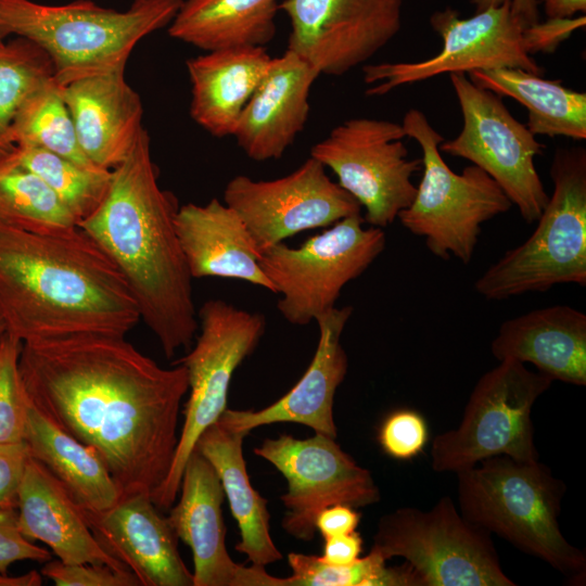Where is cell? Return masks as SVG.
I'll return each instance as SVG.
<instances>
[{"instance_id":"6da1fadb","label":"cell","mask_w":586,"mask_h":586,"mask_svg":"<svg viewBox=\"0 0 586 586\" xmlns=\"http://www.w3.org/2000/svg\"><path fill=\"white\" fill-rule=\"evenodd\" d=\"M20 375L29 402L91 448L122 496H153L179 441L186 367L162 368L125 336L81 334L22 343Z\"/></svg>"},{"instance_id":"7a4b0ae2","label":"cell","mask_w":586,"mask_h":586,"mask_svg":"<svg viewBox=\"0 0 586 586\" xmlns=\"http://www.w3.org/2000/svg\"><path fill=\"white\" fill-rule=\"evenodd\" d=\"M0 319L24 343L126 336L140 315L117 267L80 227L41 234L0 220Z\"/></svg>"},{"instance_id":"3957f363","label":"cell","mask_w":586,"mask_h":586,"mask_svg":"<svg viewBox=\"0 0 586 586\" xmlns=\"http://www.w3.org/2000/svg\"><path fill=\"white\" fill-rule=\"evenodd\" d=\"M150 142L143 128L128 156L112 169L102 203L79 227L117 267L140 320L171 358L192 345L199 321L193 278L176 229L180 206L158 184Z\"/></svg>"},{"instance_id":"277c9868","label":"cell","mask_w":586,"mask_h":586,"mask_svg":"<svg viewBox=\"0 0 586 586\" xmlns=\"http://www.w3.org/2000/svg\"><path fill=\"white\" fill-rule=\"evenodd\" d=\"M183 0H132L116 11L78 0L42 4L0 0L3 36L30 40L50 58L58 86L91 75L126 68L135 47L148 35L169 26Z\"/></svg>"},{"instance_id":"5b68a950","label":"cell","mask_w":586,"mask_h":586,"mask_svg":"<svg viewBox=\"0 0 586 586\" xmlns=\"http://www.w3.org/2000/svg\"><path fill=\"white\" fill-rule=\"evenodd\" d=\"M456 474L459 511L469 522L566 576L585 575V553L559 526L566 486L549 467L494 456Z\"/></svg>"},{"instance_id":"8992f818","label":"cell","mask_w":586,"mask_h":586,"mask_svg":"<svg viewBox=\"0 0 586 586\" xmlns=\"http://www.w3.org/2000/svg\"><path fill=\"white\" fill-rule=\"evenodd\" d=\"M553 183L533 233L507 251L474 282L475 291L491 301L528 292H545L558 284L586 285V151L558 149L552 158Z\"/></svg>"},{"instance_id":"52a82bcc","label":"cell","mask_w":586,"mask_h":586,"mask_svg":"<svg viewBox=\"0 0 586 586\" xmlns=\"http://www.w3.org/2000/svg\"><path fill=\"white\" fill-rule=\"evenodd\" d=\"M402 126L406 137L421 146L422 177L413 201L397 218L409 232L424 239L433 255L469 264L482 225L507 213L512 203L480 167L472 164L461 174L448 167L438 149L444 138L420 110H408Z\"/></svg>"},{"instance_id":"ba28073f","label":"cell","mask_w":586,"mask_h":586,"mask_svg":"<svg viewBox=\"0 0 586 586\" xmlns=\"http://www.w3.org/2000/svg\"><path fill=\"white\" fill-rule=\"evenodd\" d=\"M400 557L418 586H515L504 572L492 535L469 522L449 496L431 509L405 507L378 522L372 548Z\"/></svg>"},{"instance_id":"9c48e42d","label":"cell","mask_w":586,"mask_h":586,"mask_svg":"<svg viewBox=\"0 0 586 586\" xmlns=\"http://www.w3.org/2000/svg\"><path fill=\"white\" fill-rule=\"evenodd\" d=\"M552 382L525 364L499 361L474 385L459 425L433 440L432 469L457 473L494 456L539 460L531 415Z\"/></svg>"},{"instance_id":"30bf717a","label":"cell","mask_w":586,"mask_h":586,"mask_svg":"<svg viewBox=\"0 0 586 586\" xmlns=\"http://www.w3.org/2000/svg\"><path fill=\"white\" fill-rule=\"evenodd\" d=\"M200 334L194 346L178 364L186 367L189 398L169 473L151 497L158 509L176 501L189 456L202 432L227 409L230 382L235 369L257 347L266 319L224 301L209 300L199 310Z\"/></svg>"},{"instance_id":"8fae6325","label":"cell","mask_w":586,"mask_h":586,"mask_svg":"<svg viewBox=\"0 0 586 586\" xmlns=\"http://www.w3.org/2000/svg\"><path fill=\"white\" fill-rule=\"evenodd\" d=\"M364 222L352 215L298 247L279 242L262 250L260 267L281 294L277 308L288 322L305 326L334 308L342 289L384 251L383 229Z\"/></svg>"},{"instance_id":"7c38bea8","label":"cell","mask_w":586,"mask_h":586,"mask_svg":"<svg viewBox=\"0 0 586 586\" xmlns=\"http://www.w3.org/2000/svg\"><path fill=\"white\" fill-rule=\"evenodd\" d=\"M463 126L438 149L462 157L488 174L517 206L521 217L535 222L548 202L535 167L544 145L509 112L502 97L474 85L467 74H449Z\"/></svg>"},{"instance_id":"4fadbf2b","label":"cell","mask_w":586,"mask_h":586,"mask_svg":"<svg viewBox=\"0 0 586 586\" xmlns=\"http://www.w3.org/2000/svg\"><path fill=\"white\" fill-rule=\"evenodd\" d=\"M405 137L402 124L354 117L313 145L310 156L329 167L364 207V221L383 229L413 201L411 178L422 169L421 158H408Z\"/></svg>"},{"instance_id":"5bb4252c","label":"cell","mask_w":586,"mask_h":586,"mask_svg":"<svg viewBox=\"0 0 586 586\" xmlns=\"http://www.w3.org/2000/svg\"><path fill=\"white\" fill-rule=\"evenodd\" d=\"M430 24L443 41L441 51L419 62L379 63L362 66L364 81L372 87L367 95H383L395 88L420 82L442 74H468L502 67L521 68L542 75L543 68L526 52V25L511 0L487 7L463 18L453 9L436 11Z\"/></svg>"},{"instance_id":"9a60e30c","label":"cell","mask_w":586,"mask_h":586,"mask_svg":"<svg viewBox=\"0 0 586 586\" xmlns=\"http://www.w3.org/2000/svg\"><path fill=\"white\" fill-rule=\"evenodd\" d=\"M254 454L288 481V492L281 496L285 509L281 525L296 539L315 537L316 517L326 507L343 504L360 508L381 499L371 472L358 466L333 437L315 433L298 440L282 434L266 438Z\"/></svg>"},{"instance_id":"2e32d148","label":"cell","mask_w":586,"mask_h":586,"mask_svg":"<svg viewBox=\"0 0 586 586\" xmlns=\"http://www.w3.org/2000/svg\"><path fill=\"white\" fill-rule=\"evenodd\" d=\"M224 203L243 219L260 252L302 231L361 214L359 203L311 156L281 178L233 177L224 190Z\"/></svg>"},{"instance_id":"e0dca14e","label":"cell","mask_w":586,"mask_h":586,"mask_svg":"<svg viewBox=\"0 0 586 586\" xmlns=\"http://www.w3.org/2000/svg\"><path fill=\"white\" fill-rule=\"evenodd\" d=\"M404 0H283L288 49L320 75L342 76L365 64L402 28Z\"/></svg>"},{"instance_id":"ac0fdd59","label":"cell","mask_w":586,"mask_h":586,"mask_svg":"<svg viewBox=\"0 0 586 586\" xmlns=\"http://www.w3.org/2000/svg\"><path fill=\"white\" fill-rule=\"evenodd\" d=\"M178 495L167 519L192 551L193 586H285V578L268 574L265 566L241 565L228 553L221 512L225 493L213 466L195 448L184 466Z\"/></svg>"},{"instance_id":"d6986e66","label":"cell","mask_w":586,"mask_h":586,"mask_svg":"<svg viewBox=\"0 0 586 586\" xmlns=\"http://www.w3.org/2000/svg\"><path fill=\"white\" fill-rule=\"evenodd\" d=\"M80 510L97 542L140 586H193L178 537L151 496L124 495L106 511Z\"/></svg>"},{"instance_id":"ffe728a7","label":"cell","mask_w":586,"mask_h":586,"mask_svg":"<svg viewBox=\"0 0 586 586\" xmlns=\"http://www.w3.org/2000/svg\"><path fill=\"white\" fill-rule=\"evenodd\" d=\"M352 314L351 306L334 307L315 319L319 328L315 355L303 377L284 396L256 411L227 408L218 420L247 434L262 425L293 422L336 438L333 400L348 368L341 335Z\"/></svg>"},{"instance_id":"44dd1931","label":"cell","mask_w":586,"mask_h":586,"mask_svg":"<svg viewBox=\"0 0 586 586\" xmlns=\"http://www.w3.org/2000/svg\"><path fill=\"white\" fill-rule=\"evenodd\" d=\"M319 72L286 49L271 58L234 131L238 145L256 162L280 158L304 129L309 94Z\"/></svg>"},{"instance_id":"7402d4cb","label":"cell","mask_w":586,"mask_h":586,"mask_svg":"<svg viewBox=\"0 0 586 586\" xmlns=\"http://www.w3.org/2000/svg\"><path fill=\"white\" fill-rule=\"evenodd\" d=\"M59 88L84 154L97 167L114 169L131 152L144 128L142 101L127 82L125 68Z\"/></svg>"},{"instance_id":"603a6c76","label":"cell","mask_w":586,"mask_h":586,"mask_svg":"<svg viewBox=\"0 0 586 586\" xmlns=\"http://www.w3.org/2000/svg\"><path fill=\"white\" fill-rule=\"evenodd\" d=\"M176 229L192 278H228L275 288L263 271L260 249L239 214L214 198L179 207Z\"/></svg>"},{"instance_id":"cb8c5ba5","label":"cell","mask_w":586,"mask_h":586,"mask_svg":"<svg viewBox=\"0 0 586 586\" xmlns=\"http://www.w3.org/2000/svg\"><path fill=\"white\" fill-rule=\"evenodd\" d=\"M498 360L530 362L564 383L586 385V315L568 305L531 310L508 319L491 344Z\"/></svg>"},{"instance_id":"d4e9b609","label":"cell","mask_w":586,"mask_h":586,"mask_svg":"<svg viewBox=\"0 0 586 586\" xmlns=\"http://www.w3.org/2000/svg\"><path fill=\"white\" fill-rule=\"evenodd\" d=\"M17 526L30 542L46 544L64 563H104L128 570L97 542L80 507L63 485L29 457L20 486Z\"/></svg>"},{"instance_id":"484cf974","label":"cell","mask_w":586,"mask_h":586,"mask_svg":"<svg viewBox=\"0 0 586 586\" xmlns=\"http://www.w3.org/2000/svg\"><path fill=\"white\" fill-rule=\"evenodd\" d=\"M270 60L265 47L226 48L189 59L192 119L214 137L233 136Z\"/></svg>"},{"instance_id":"4316f807","label":"cell","mask_w":586,"mask_h":586,"mask_svg":"<svg viewBox=\"0 0 586 586\" xmlns=\"http://www.w3.org/2000/svg\"><path fill=\"white\" fill-rule=\"evenodd\" d=\"M246 435L217 420L202 432L194 448L213 466L220 480L240 530L235 549L252 564L266 566L281 560L282 553L270 535L267 500L253 488L246 472L242 449Z\"/></svg>"},{"instance_id":"83f0119b","label":"cell","mask_w":586,"mask_h":586,"mask_svg":"<svg viewBox=\"0 0 586 586\" xmlns=\"http://www.w3.org/2000/svg\"><path fill=\"white\" fill-rule=\"evenodd\" d=\"M24 443L29 457L39 461L81 509L106 511L122 497L119 486L98 455L60 429L30 402Z\"/></svg>"},{"instance_id":"f1b7e54d","label":"cell","mask_w":586,"mask_h":586,"mask_svg":"<svg viewBox=\"0 0 586 586\" xmlns=\"http://www.w3.org/2000/svg\"><path fill=\"white\" fill-rule=\"evenodd\" d=\"M279 11L278 0H183L168 34L205 51L265 47Z\"/></svg>"},{"instance_id":"f546056e","label":"cell","mask_w":586,"mask_h":586,"mask_svg":"<svg viewBox=\"0 0 586 586\" xmlns=\"http://www.w3.org/2000/svg\"><path fill=\"white\" fill-rule=\"evenodd\" d=\"M468 78L483 89L524 105L526 127L534 136L586 138L585 92L568 89L558 80L521 68L472 71Z\"/></svg>"},{"instance_id":"4dcf8cb0","label":"cell","mask_w":586,"mask_h":586,"mask_svg":"<svg viewBox=\"0 0 586 586\" xmlns=\"http://www.w3.org/2000/svg\"><path fill=\"white\" fill-rule=\"evenodd\" d=\"M0 162L25 168L41 178L63 201L79 224L102 203L112 170L84 166L41 148L14 145Z\"/></svg>"},{"instance_id":"1f68e13d","label":"cell","mask_w":586,"mask_h":586,"mask_svg":"<svg viewBox=\"0 0 586 586\" xmlns=\"http://www.w3.org/2000/svg\"><path fill=\"white\" fill-rule=\"evenodd\" d=\"M0 220L41 234L62 233L79 221L37 175L0 162Z\"/></svg>"},{"instance_id":"d6a6232c","label":"cell","mask_w":586,"mask_h":586,"mask_svg":"<svg viewBox=\"0 0 586 586\" xmlns=\"http://www.w3.org/2000/svg\"><path fill=\"white\" fill-rule=\"evenodd\" d=\"M9 143L41 148L84 166H94L79 146L71 113L54 79L21 106L8 135Z\"/></svg>"},{"instance_id":"836d02e7","label":"cell","mask_w":586,"mask_h":586,"mask_svg":"<svg viewBox=\"0 0 586 586\" xmlns=\"http://www.w3.org/2000/svg\"><path fill=\"white\" fill-rule=\"evenodd\" d=\"M53 75L50 58L30 40L16 37L0 46V154L13 148L8 135L21 106Z\"/></svg>"},{"instance_id":"e575fe53","label":"cell","mask_w":586,"mask_h":586,"mask_svg":"<svg viewBox=\"0 0 586 586\" xmlns=\"http://www.w3.org/2000/svg\"><path fill=\"white\" fill-rule=\"evenodd\" d=\"M288 563L292 575L285 586H385L386 560L375 550L351 564L336 565L320 556L290 552Z\"/></svg>"},{"instance_id":"d590c367","label":"cell","mask_w":586,"mask_h":586,"mask_svg":"<svg viewBox=\"0 0 586 586\" xmlns=\"http://www.w3.org/2000/svg\"><path fill=\"white\" fill-rule=\"evenodd\" d=\"M21 348L9 333L0 337V446L24 443L29 399L20 375Z\"/></svg>"},{"instance_id":"8d00e7d4","label":"cell","mask_w":586,"mask_h":586,"mask_svg":"<svg viewBox=\"0 0 586 586\" xmlns=\"http://www.w3.org/2000/svg\"><path fill=\"white\" fill-rule=\"evenodd\" d=\"M378 440L390 457L410 460L423 450L429 441L426 421L415 410H396L383 421Z\"/></svg>"},{"instance_id":"74e56055","label":"cell","mask_w":586,"mask_h":586,"mask_svg":"<svg viewBox=\"0 0 586 586\" xmlns=\"http://www.w3.org/2000/svg\"><path fill=\"white\" fill-rule=\"evenodd\" d=\"M41 575L58 586H140L131 571L104 563L44 562Z\"/></svg>"},{"instance_id":"f35d334b","label":"cell","mask_w":586,"mask_h":586,"mask_svg":"<svg viewBox=\"0 0 586 586\" xmlns=\"http://www.w3.org/2000/svg\"><path fill=\"white\" fill-rule=\"evenodd\" d=\"M47 562L51 553L25 538L18 530L16 510L0 511V572L17 561Z\"/></svg>"},{"instance_id":"ab89813d","label":"cell","mask_w":586,"mask_h":586,"mask_svg":"<svg viewBox=\"0 0 586 586\" xmlns=\"http://www.w3.org/2000/svg\"><path fill=\"white\" fill-rule=\"evenodd\" d=\"M586 25L585 14L568 18H547L524 29V47L532 55L537 52H553L560 43L566 40L575 30Z\"/></svg>"},{"instance_id":"60d3db41","label":"cell","mask_w":586,"mask_h":586,"mask_svg":"<svg viewBox=\"0 0 586 586\" xmlns=\"http://www.w3.org/2000/svg\"><path fill=\"white\" fill-rule=\"evenodd\" d=\"M28 459L25 443L0 446V511L16 510Z\"/></svg>"},{"instance_id":"b9f144b4","label":"cell","mask_w":586,"mask_h":586,"mask_svg":"<svg viewBox=\"0 0 586 586\" xmlns=\"http://www.w3.org/2000/svg\"><path fill=\"white\" fill-rule=\"evenodd\" d=\"M360 513L355 508L337 504L326 507L316 517V530L323 538L349 534L356 531Z\"/></svg>"},{"instance_id":"7bdbcfd3","label":"cell","mask_w":586,"mask_h":586,"mask_svg":"<svg viewBox=\"0 0 586 586\" xmlns=\"http://www.w3.org/2000/svg\"><path fill=\"white\" fill-rule=\"evenodd\" d=\"M362 550V538L356 531L324 538L321 560L330 564L345 565L356 561Z\"/></svg>"},{"instance_id":"ee69618b","label":"cell","mask_w":586,"mask_h":586,"mask_svg":"<svg viewBox=\"0 0 586 586\" xmlns=\"http://www.w3.org/2000/svg\"><path fill=\"white\" fill-rule=\"evenodd\" d=\"M505 0H471L476 11H482L487 7L499 5ZM537 0H511L513 12L521 17L526 25L535 24L539 21Z\"/></svg>"},{"instance_id":"f6af8a7d","label":"cell","mask_w":586,"mask_h":586,"mask_svg":"<svg viewBox=\"0 0 586 586\" xmlns=\"http://www.w3.org/2000/svg\"><path fill=\"white\" fill-rule=\"evenodd\" d=\"M547 18L574 17L586 12V0H540Z\"/></svg>"},{"instance_id":"bcb514c9","label":"cell","mask_w":586,"mask_h":586,"mask_svg":"<svg viewBox=\"0 0 586 586\" xmlns=\"http://www.w3.org/2000/svg\"><path fill=\"white\" fill-rule=\"evenodd\" d=\"M41 582V573L36 571L20 576H10L9 572H0V586H38Z\"/></svg>"},{"instance_id":"7dc6e473","label":"cell","mask_w":586,"mask_h":586,"mask_svg":"<svg viewBox=\"0 0 586 586\" xmlns=\"http://www.w3.org/2000/svg\"><path fill=\"white\" fill-rule=\"evenodd\" d=\"M5 333V326L3 321L0 319V337Z\"/></svg>"},{"instance_id":"c3c4849f","label":"cell","mask_w":586,"mask_h":586,"mask_svg":"<svg viewBox=\"0 0 586 586\" xmlns=\"http://www.w3.org/2000/svg\"><path fill=\"white\" fill-rule=\"evenodd\" d=\"M3 34H2V29H1V25H0V46L3 43Z\"/></svg>"}]
</instances>
